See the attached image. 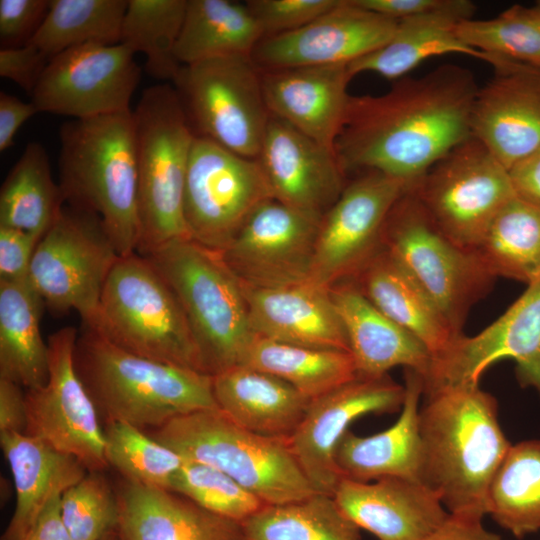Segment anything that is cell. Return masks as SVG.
<instances>
[{
  "mask_svg": "<svg viewBox=\"0 0 540 540\" xmlns=\"http://www.w3.org/2000/svg\"><path fill=\"white\" fill-rule=\"evenodd\" d=\"M479 88L472 72L445 64L403 77L382 95L350 96L334 144L347 173L377 171L414 188L445 154L471 135Z\"/></svg>",
  "mask_w": 540,
  "mask_h": 540,
  "instance_id": "6da1fadb",
  "label": "cell"
},
{
  "mask_svg": "<svg viewBox=\"0 0 540 540\" xmlns=\"http://www.w3.org/2000/svg\"><path fill=\"white\" fill-rule=\"evenodd\" d=\"M425 396L419 482L450 514L484 518L490 484L511 447L496 399L479 385L443 387Z\"/></svg>",
  "mask_w": 540,
  "mask_h": 540,
  "instance_id": "7a4b0ae2",
  "label": "cell"
},
{
  "mask_svg": "<svg viewBox=\"0 0 540 540\" xmlns=\"http://www.w3.org/2000/svg\"><path fill=\"white\" fill-rule=\"evenodd\" d=\"M65 204L100 217L119 256L137 251L139 219L132 110L71 119L59 130Z\"/></svg>",
  "mask_w": 540,
  "mask_h": 540,
  "instance_id": "3957f363",
  "label": "cell"
},
{
  "mask_svg": "<svg viewBox=\"0 0 540 540\" xmlns=\"http://www.w3.org/2000/svg\"><path fill=\"white\" fill-rule=\"evenodd\" d=\"M74 361L107 422L157 429L174 418L218 408L212 375L128 352L84 325Z\"/></svg>",
  "mask_w": 540,
  "mask_h": 540,
  "instance_id": "277c9868",
  "label": "cell"
},
{
  "mask_svg": "<svg viewBox=\"0 0 540 540\" xmlns=\"http://www.w3.org/2000/svg\"><path fill=\"white\" fill-rule=\"evenodd\" d=\"M132 117L139 219L136 253L145 256L172 240L189 238L183 202L195 134L169 83L144 89Z\"/></svg>",
  "mask_w": 540,
  "mask_h": 540,
  "instance_id": "5b68a950",
  "label": "cell"
},
{
  "mask_svg": "<svg viewBox=\"0 0 540 540\" xmlns=\"http://www.w3.org/2000/svg\"><path fill=\"white\" fill-rule=\"evenodd\" d=\"M144 257L177 296L206 372L213 376L241 364L255 335L243 286L220 252L184 238Z\"/></svg>",
  "mask_w": 540,
  "mask_h": 540,
  "instance_id": "8992f818",
  "label": "cell"
},
{
  "mask_svg": "<svg viewBox=\"0 0 540 540\" xmlns=\"http://www.w3.org/2000/svg\"><path fill=\"white\" fill-rule=\"evenodd\" d=\"M84 326L128 352L207 373L177 296L150 261L136 252L118 257L97 316Z\"/></svg>",
  "mask_w": 540,
  "mask_h": 540,
  "instance_id": "52a82bcc",
  "label": "cell"
},
{
  "mask_svg": "<svg viewBox=\"0 0 540 540\" xmlns=\"http://www.w3.org/2000/svg\"><path fill=\"white\" fill-rule=\"evenodd\" d=\"M151 436L184 460L227 474L266 505L298 501L316 493L287 440L248 431L219 408L174 418L154 429Z\"/></svg>",
  "mask_w": 540,
  "mask_h": 540,
  "instance_id": "ba28073f",
  "label": "cell"
},
{
  "mask_svg": "<svg viewBox=\"0 0 540 540\" xmlns=\"http://www.w3.org/2000/svg\"><path fill=\"white\" fill-rule=\"evenodd\" d=\"M382 245L432 299L451 328L462 334L469 309L495 279L476 251L449 239L412 189L392 208Z\"/></svg>",
  "mask_w": 540,
  "mask_h": 540,
  "instance_id": "9c48e42d",
  "label": "cell"
},
{
  "mask_svg": "<svg viewBox=\"0 0 540 540\" xmlns=\"http://www.w3.org/2000/svg\"><path fill=\"white\" fill-rule=\"evenodd\" d=\"M171 83L195 136L257 158L271 115L251 56L181 65Z\"/></svg>",
  "mask_w": 540,
  "mask_h": 540,
  "instance_id": "30bf717a",
  "label": "cell"
},
{
  "mask_svg": "<svg viewBox=\"0 0 540 540\" xmlns=\"http://www.w3.org/2000/svg\"><path fill=\"white\" fill-rule=\"evenodd\" d=\"M118 257L100 217L65 204L36 246L28 280L45 308L73 309L91 325Z\"/></svg>",
  "mask_w": 540,
  "mask_h": 540,
  "instance_id": "8fae6325",
  "label": "cell"
},
{
  "mask_svg": "<svg viewBox=\"0 0 540 540\" xmlns=\"http://www.w3.org/2000/svg\"><path fill=\"white\" fill-rule=\"evenodd\" d=\"M412 190L449 239L474 251L517 196L509 171L473 136L438 160Z\"/></svg>",
  "mask_w": 540,
  "mask_h": 540,
  "instance_id": "7c38bea8",
  "label": "cell"
},
{
  "mask_svg": "<svg viewBox=\"0 0 540 540\" xmlns=\"http://www.w3.org/2000/svg\"><path fill=\"white\" fill-rule=\"evenodd\" d=\"M269 199L273 195L257 159L195 136L183 202L191 240L222 251L251 213Z\"/></svg>",
  "mask_w": 540,
  "mask_h": 540,
  "instance_id": "4fadbf2b",
  "label": "cell"
},
{
  "mask_svg": "<svg viewBox=\"0 0 540 540\" xmlns=\"http://www.w3.org/2000/svg\"><path fill=\"white\" fill-rule=\"evenodd\" d=\"M77 330L64 327L48 338L49 377L27 390L26 434L78 459L90 472L108 466L98 409L75 366Z\"/></svg>",
  "mask_w": 540,
  "mask_h": 540,
  "instance_id": "5bb4252c",
  "label": "cell"
},
{
  "mask_svg": "<svg viewBox=\"0 0 540 540\" xmlns=\"http://www.w3.org/2000/svg\"><path fill=\"white\" fill-rule=\"evenodd\" d=\"M140 79L127 46L85 44L51 58L30 97L39 113L87 119L131 111Z\"/></svg>",
  "mask_w": 540,
  "mask_h": 540,
  "instance_id": "9a60e30c",
  "label": "cell"
},
{
  "mask_svg": "<svg viewBox=\"0 0 540 540\" xmlns=\"http://www.w3.org/2000/svg\"><path fill=\"white\" fill-rule=\"evenodd\" d=\"M411 189L377 171L347 183L322 216L309 280L330 288L353 278L382 249L387 218Z\"/></svg>",
  "mask_w": 540,
  "mask_h": 540,
  "instance_id": "2e32d148",
  "label": "cell"
},
{
  "mask_svg": "<svg viewBox=\"0 0 540 540\" xmlns=\"http://www.w3.org/2000/svg\"><path fill=\"white\" fill-rule=\"evenodd\" d=\"M502 359L516 363L523 387L540 395V276L492 324L474 336L461 334L438 356L423 380V394L448 386L479 385L484 371Z\"/></svg>",
  "mask_w": 540,
  "mask_h": 540,
  "instance_id": "e0dca14e",
  "label": "cell"
},
{
  "mask_svg": "<svg viewBox=\"0 0 540 540\" xmlns=\"http://www.w3.org/2000/svg\"><path fill=\"white\" fill-rule=\"evenodd\" d=\"M322 216L269 199L220 254L243 286L268 288L310 279Z\"/></svg>",
  "mask_w": 540,
  "mask_h": 540,
  "instance_id": "ac0fdd59",
  "label": "cell"
},
{
  "mask_svg": "<svg viewBox=\"0 0 540 540\" xmlns=\"http://www.w3.org/2000/svg\"><path fill=\"white\" fill-rule=\"evenodd\" d=\"M404 386L388 374L357 375L354 379L311 399L289 449L316 492L333 495L342 478L335 462L336 448L357 418L401 409Z\"/></svg>",
  "mask_w": 540,
  "mask_h": 540,
  "instance_id": "d6986e66",
  "label": "cell"
},
{
  "mask_svg": "<svg viewBox=\"0 0 540 540\" xmlns=\"http://www.w3.org/2000/svg\"><path fill=\"white\" fill-rule=\"evenodd\" d=\"M397 23L353 0H339L295 31L262 38L251 58L260 70L349 64L387 43Z\"/></svg>",
  "mask_w": 540,
  "mask_h": 540,
  "instance_id": "ffe728a7",
  "label": "cell"
},
{
  "mask_svg": "<svg viewBox=\"0 0 540 540\" xmlns=\"http://www.w3.org/2000/svg\"><path fill=\"white\" fill-rule=\"evenodd\" d=\"M479 89L471 135L509 171L540 146V69L510 59Z\"/></svg>",
  "mask_w": 540,
  "mask_h": 540,
  "instance_id": "44dd1931",
  "label": "cell"
},
{
  "mask_svg": "<svg viewBox=\"0 0 540 540\" xmlns=\"http://www.w3.org/2000/svg\"><path fill=\"white\" fill-rule=\"evenodd\" d=\"M257 161L273 199L323 216L346 186L335 151L270 116Z\"/></svg>",
  "mask_w": 540,
  "mask_h": 540,
  "instance_id": "7402d4cb",
  "label": "cell"
},
{
  "mask_svg": "<svg viewBox=\"0 0 540 540\" xmlns=\"http://www.w3.org/2000/svg\"><path fill=\"white\" fill-rule=\"evenodd\" d=\"M332 496L355 525L378 540H425L449 516L434 492L406 478H341Z\"/></svg>",
  "mask_w": 540,
  "mask_h": 540,
  "instance_id": "603a6c76",
  "label": "cell"
},
{
  "mask_svg": "<svg viewBox=\"0 0 540 540\" xmlns=\"http://www.w3.org/2000/svg\"><path fill=\"white\" fill-rule=\"evenodd\" d=\"M243 291L254 335L292 345L349 352L329 287L307 280L279 287L243 286Z\"/></svg>",
  "mask_w": 540,
  "mask_h": 540,
  "instance_id": "cb8c5ba5",
  "label": "cell"
},
{
  "mask_svg": "<svg viewBox=\"0 0 540 540\" xmlns=\"http://www.w3.org/2000/svg\"><path fill=\"white\" fill-rule=\"evenodd\" d=\"M347 65L259 69L270 115L334 150L350 97Z\"/></svg>",
  "mask_w": 540,
  "mask_h": 540,
  "instance_id": "d4e9b609",
  "label": "cell"
},
{
  "mask_svg": "<svg viewBox=\"0 0 540 540\" xmlns=\"http://www.w3.org/2000/svg\"><path fill=\"white\" fill-rule=\"evenodd\" d=\"M330 292L359 376H384L397 366L421 378L427 374L432 361L428 348L375 307L352 280L334 284Z\"/></svg>",
  "mask_w": 540,
  "mask_h": 540,
  "instance_id": "484cf974",
  "label": "cell"
},
{
  "mask_svg": "<svg viewBox=\"0 0 540 540\" xmlns=\"http://www.w3.org/2000/svg\"><path fill=\"white\" fill-rule=\"evenodd\" d=\"M117 499L121 540H246L240 523L172 491L125 480Z\"/></svg>",
  "mask_w": 540,
  "mask_h": 540,
  "instance_id": "4316f807",
  "label": "cell"
},
{
  "mask_svg": "<svg viewBox=\"0 0 540 540\" xmlns=\"http://www.w3.org/2000/svg\"><path fill=\"white\" fill-rule=\"evenodd\" d=\"M475 5L468 0H443L436 9L398 21L390 40L377 50L349 63L355 75L372 72L389 80L404 77L424 60L443 54L458 53L495 64L500 56L490 55L463 43L457 25L471 19Z\"/></svg>",
  "mask_w": 540,
  "mask_h": 540,
  "instance_id": "83f0119b",
  "label": "cell"
},
{
  "mask_svg": "<svg viewBox=\"0 0 540 540\" xmlns=\"http://www.w3.org/2000/svg\"><path fill=\"white\" fill-rule=\"evenodd\" d=\"M405 397L400 416L388 429L370 436L348 431L335 451L342 478L369 482L384 477L419 481L421 442L419 401L423 394L421 376L405 369Z\"/></svg>",
  "mask_w": 540,
  "mask_h": 540,
  "instance_id": "f1b7e54d",
  "label": "cell"
},
{
  "mask_svg": "<svg viewBox=\"0 0 540 540\" xmlns=\"http://www.w3.org/2000/svg\"><path fill=\"white\" fill-rule=\"evenodd\" d=\"M218 408L253 433L288 440L300 424L310 399L270 373L239 364L212 376Z\"/></svg>",
  "mask_w": 540,
  "mask_h": 540,
  "instance_id": "f546056e",
  "label": "cell"
},
{
  "mask_svg": "<svg viewBox=\"0 0 540 540\" xmlns=\"http://www.w3.org/2000/svg\"><path fill=\"white\" fill-rule=\"evenodd\" d=\"M0 443L16 491V507L1 540H23L47 504L79 482L87 469L26 433L0 432Z\"/></svg>",
  "mask_w": 540,
  "mask_h": 540,
  "instance_id": "4dcf8cb0",
  "label": "cell"
},
{
  "mask_svg": "<svg viewBox=\"0 0 540 540\" xmlns=\"http://www.w3.org/2000/svg\"><path fill=\"white\" fill-rule=\"evenodd\" d=\"M365 297L392 321L412 333L432 357L457 337L436 304L383 247L351 279Z\"/></svg>",
  "mask_w": 540,
  "mask_h": 540,
  "instance_id": "1f68e13d",
  "label": "cell"
},
{
  "mask_svg": "<svg viewBox=\"0 0 540 540\" xmlns=\"http://www.w3.org/2000/svg\"><path fill=\"white\" fill-rule=\"evenodd\" d=\"M44 308L28 278L0 280V378L27 390L49 377V348L39 325Z\"/></svg>",
  "mask_w": 540,
  "mask_h": 540,
  "instance_id": "d6a6232c",
  "label": "cell"
},
{
  "mask_svg": "<svg viewBox=\"0 0 540 540\" xmlns=\"http://www.w3.org/2000/svg\"><path fill=\"white\" fill-rule=\"evenodd\" d=\"M263 38L246 3L187 0L174 56L180 65L225 56H251Z\"/></svg>",
  "mask_w": 540,
  "mask_h": 540,
  "instance_id": "836d02e7",
  "label": "cell"
},
{
  "mask_svg": "<svg viewBox=\"0 0 540 540\" xmlns=\"http://www.w3.org/2000/svg\"><path fill=\"white\" fill-rule=\"evenodd\" d=\"M241 364L279 377L310 400L358 375L348 351L292 345L257 335Z\"/></svg>",
  "mask_w": 540,
  "mask_h": 540,
  "instance_id": "e575fe53",
  "label": "cell"
},
{
  "mask_svg": "<svg viewBox=\"0 0 540 540\" xmlns=\"http://www.w3.org/2000/svg\"><path fill=\"white\" fill-rule=\"evenodd\" d=\"M64 205L46 149L39 142L28 143L1 186L0 226L41 238Z\"/></svg>",
  "mask_w": 540,
  "mask_h": 540,
  "instance_id": "d590c367",
  "label": "cell"
},
{
  "mask_svg": "<svg viewBox=\"0 0 540 540\" xmlns=\"http://www.w3.org/2000/svg\"><path fill=\"white\" fill-rule=\"evenodd\" d=\"M487 514L517 539L540 530V440L511 445L490 484Z\"/></svg>",
  "mask_w": 540,
  "mask_h": 540,
  "instance_id": "8d00e7d4",
  "label": "cell"
},
{
  "mask_svg": "<svg viewBox=\"0 0 540 540\" xmlns=\"http://www.w3.org/2000/svg\"><path fill=\"white\" fill-rule=\"evenodd\" d=\"M476 253L496 278L529 284L540 276V205L519 196L491 223Z\"/></svg>",
  "mask_w": 540,
  "mask_h": 540,
  "instance_id": "74e56055",
  "label": "cell"
},
{
  "mask_svg": "<svg viewBox=\"0 0 540 540\" xmlns=\"http://www.w3.org/2000/svg\"><path fill=\"white\" fill-rule=\"evenodd\" d=\"M241 525L246 540H362L361 529L333 496L319 492L298 501L264 505Z\"/></svg>",
  "mask_w": 540,
  "mask_h": 540,
  "instance_id": "f35d334b",
  "label": "cell"
},
{
  "mask_svg": "<svg viewBox=\"0 0 540 540\" xmlns=\"http://www.w3.org/2000/svg\"><path fill=\"white\" fill-rule=\"evenodd\" d=\"M128 0H50L30 42L49 59L85 44L120 43Z\"/></svg>",
  "mask_w": 540,
  "mask_h": 540,
  "instance_id": "ab89813d",
  "label": "cell"
},
{
  "mask_svg": "<svg viewBox=\"0 0 540 540\" xmlns=\"http://www.w3.org/2000/svg\"><path fill=\"white\" fill-rule=\"evenodd\" d=\"M187 0H128L120 43L145 56V70L157 80L174 79L181 65L174 48Z\"/></svg>",
  "mask_w": 540,
  "mask_h": 540,
  "instance_id": "60d3db41",
  "label": "cell"
},
{
  "mask_svg": "<svg viewBox=\"0 0 540 540\" xmlns=\"http://www.w3.org/2000/svg\"><path fill=\"white\" fill-rule=\"evenodd\" d=\"M105 457L125 480L171 491L184 459L142 429L109 421L104 429Z\"/></svg>",
  "mask_w": 540,
  "mask_h": 540,
  "instance_id": "b9f144b4",
  "label": "cell"
},
{
  "mask_svg": "<svg viewBox=\"0 0 540 540\" xmlns=\"http://www.w3.org/2000/svg\"><path fill=\"white\" fill-rule=\"evenodd\" d=\"M456 33L467 46L540 69V12L514 5L492 19L464 20Z\"/></svg>",
  "mask_w": 540,
  "mask_h": 540,
  "instance_id": "7bdbcfd3",
  "label": "cell"
},
{
  "mask_svg": "<svg viewBox=\"0 0 540 540\" xmlns=\"http://www.w3.org/2000/svg\"><path fill=\"white\" fill-rule=\"evenodd\" d=\"M171 491L240 524L266 505L227 474L195 461L184 460Z\"/></svg>",
  "mask_w": 540,
  "mask_h": 540,
  "instance_id": "ee69618b",
  "label": "cell"
},
{
  "mask_svg": "<svg viewBox=\"0 0 540 540\" xmlns=\"http://www.w3.org/2000/svg\"><path fill=\"white\" fill-rule=\"evenodd\" d=\"M60 512L73 540H102L118 527L117 495L99 472L86 474L61 495Z\"/></svg>",
  "mask_w": 540,
  "mask_h": 540,
  "instance_id": "f6af8a7d",
  "label": "cell"
},
{
  "mask_svg": "<svg viewBox=\"0 0 540 540\" xmlns=\"http://www.w3.org/2000/svg\"><path fill=\"white\" fill-rule=\"evenodd\" d=\"M339 0H248L246 5L264 37L295 31L338 4Z\"/></svg>",
  "mask_w": 540,
  "mask_h": 540,
  "instance_id": "bcb514c9",
  "label": "cell"
},
{
  "mask_svg": "<svg viewBox=\"0 0 540 540\" xmlns=\"http://www.w3.org/2000/svg\"><path fill=\"white\" fill-rule=\"evenodd\" d=\"M50 0H0V46L29 44L41 27Z\"/></svg>",
  "mask_w": 540,
  "mask_h": 540,
  "instance_id": "7dc6e473",
  "label": "cell"
},
{
  "mask_svg": "<svg viewBox=\"0 0 540 540\" xmlns=\"http://www.w3.org/2000/svg\"><path fill=\"white\" fill-rule=\"evenodd\" d=\"M40 237L24 230L0 226V280L28 278L31 260Z\"/></svg>",
  "mask_w": 540,
  "mask_h": 540,
  "instance_id": "c3c4849f",
  "label": "cell"
},
{
  "mask_svg": "<svg viewBox=\"0 0 540 540\" xmlns=\"http://www.w3.org/2000/svg\"><path fill=\"white\" fill-rule=\"evenodd\" d=\"M49 60L31 43L17 48H1L0 76L13 81L31 95Z\"/></svg>",
  "mask_w": 540,
  "mask_h": 540,
  "instance_id": "681fc988",
  "label": "cell"
},
{
  "mask_svg": "<svg viewBox=\"0 0 540 540\" xmlns=\"http://www.w3.org/2000/svg\"><path fill=\"white\" fill-rule=\"evenodd\" d=\"M425 540H504L500 535L488 530L483 517L450 514L446 520Z\"/></svg>",
  "mask_w": 540,
  "mask_h": 540,
  "instance_id": "f907efd6",
  "label": "cell"
},
{
  "mask_svg": "<svg viewBox=\"0 0 540 540\" xmlns=\"http://www.w3.org/2000/svg\"><path fill=\"white\" fill-rule=\"evenodd\" d=\"M37 113L31 101L24 102L14 95L0 92V152L14 144L19 128Z\"/></svg>",
  "mask_w": 540,
  "mask_h": 540,
  "instance_id": "816d5d0a",
  "label": "cell"
},
{
  "mask_svg": "<svg viewBox=\"0 0 540 540\" xmlns=\"http://www.w3.org/2000/svg\"><path fill=\"white\" fill-rule=\"evenodd\" d=\"M27 405L21 386L0 378V432L25 433Z\"/></svg>",
  "mask_w": 540,
  "mask_h": 540,
  "instance_id": "f5cc1de1",
  "label": "cell"
},
{
  "mask_svg": "<svg viewBox=\"0 0 540 540\" xmlns=\"http://www.w3.org/2000/svg\"><path fill=\"white\" fill-rule=\"evenodd\" d=\"M516 195L540 205V146L509 170Z\"/></svg>",
  "mask_w": 540,
  "mask_h": 540,
  "instance_id": "db71d44e",
  "label": "cell"
},
{
  "mask_svg": "<svg viewBox=\"0 0 540 540\" xmlns=\"http://www.w3.org/2000/svg\"><path fill=\"white\" fill-rule=\"evenodd\" d=\"M358 6L400 21L427 13L441 5L443 0H353Z\"/></svg>",
  "mask_w": 540,
  "mask_h": 540,
  "instance_id": "11a10c76",
  "label": "cell"
},
{
  "mask_svg": "<svg viewBox=\"0 0 540 540\" xmlns=\"http://www.w3.org/2000/svg\"><path fill=\"white\" fill-rule=\"evenodd\" d=\"M61 495L47 504L23 540H73L61 517Z\"/></svg>",
  "mask_w": 540,
  "mask_h": 540,
  "instance_id": "9f6ffc18",
  "label": "cell"
},
{
  "mask_svg": "<svg viewBox=\"0 0 540 540\" xmlns=\"http://www.w3.org/2000/svg\"><path fill=\"white\" fill-rule=\"evenodd\" d=\"M102 540H121L117 530L110 533L109 535H107L106 537H104Z\"/></svg>",
  "mask_w": 540,
  "mask_h": 540,
  "instance_id": "6f0895ef",
  "label": "cell"
},
{
  "mask_svg": "<svg viewBox=\"0 0 540 540\" xmlns=\"http://www.w3.org/2000/svg\"><path fill=\"white\" fill-rule=\"evenodd\" d=\"M534 7L540 12V1H537Z\"/></svg>",
  "mask_w": 540,
  "mask_h": 540,
  "instance_id": "680465c9",
  "label": "cell"
}]
</instances>
